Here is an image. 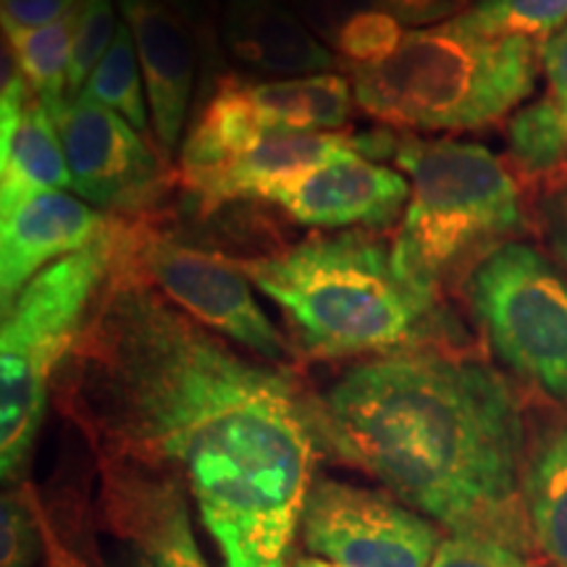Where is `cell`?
Segmentation results:
<instances>
[{"mask_svg": "<svg viewBox=\"0 0 567 567\" xmlns=\"http://www.w3.org/2000/svg\"><path fill=\"white\" fill-rule=\"evenodd\" d=\"M563 113H565V118H567V111H563Z\"/></svg>", "mask_w": 567, "mask_h": 567, "instance_id": "38", "label": "cell"}, {"mask_svg": "<svg viewBox=\"0 0 567 567\" xmlns=\"http://www.w3.org/2000/svg\"><path fill=\"white\" fill-rule=\"evenodd\" d=\"M250 95L266 130L334 132L350 122L354 105L352 82L331 71L250 84Z\"/></svg>", "mask_w": 567, "mask_h": 567, "instance_id": "20", "label": "cell"}, {"mask_svg": "<svg viewBox=\"0 0 567 567\" xmlns=\"http://www.w3.org/2000/svg\"><path fill=\"white\" fill-rule=\"evenodd\" d=\"M42 549V494L30 481L9 486L0 505V567H38Z\"/></svg>", "mask_w": 567, "mask_h": 567, "instance_id": "26", "label": "cell"}, {"mask_svg": "<svg viewBox=\"0 0 567 567\" xmlns=\"http://www.w3.org/2000/svg\"><path fill=\"white\" fill-rule=\"evenodd\" d=\"M279 0H229V9H247V6H271Z\"/></svg>", "mask_w": 567, "mask_h": 567, "instance_id": "36", "label": "cell"}, {"mask_svg": "<svg viewBox=\"0 0 567 567\" xmlns=\"http://www.w3.org/2000/svg\"><path fill=\"white\" fill-rule=\"evenodd\" d=\"M84 97L105 105V109L116 111L118 116L126 118L142 137L153 140V124H151V105H147V90L145 80H142L140 55L137 45H134L132 30L126 21L118 24L116 38L97 69L82 90Z\"/></svg>", "mask_w": 567, "mask_h": 567, "instance_id": "24", "label": "cell"}, {"mask_svg": "<svg viewBox=\"0 0 567 567\" xmlns=\"http://www.w3.org/2000/svg\"><path fill=\"white\" fill-rule=\"evenodd\" d=\"M509 168L520 182L547 193L567 179V118L551 97L513 113L507 126Z\"/></svg>", "mask_w": 567, "mask_h": 567, "instance_id": "21", "label": "cell"}, {"mask_svg": "<svg viewBox=\"0 0 567 567\" xmlns=\"http://www.w3.org/2000/svg\"><path fill=\"white\" fill-rule=\"evenodd\" d=\"M542 71L547 76L549 97L567 111V24L538 45Z\"/></svg>", "mask_w": 567, "mask_h": 567, "instance_id": "33", "label": "cell"}, {"mask_svg": "<svg viewBox=\"0 0 567 567\" xmlns=\"http://www.w3.org/2000/svg\"><path fill=\"white\" fill-rule=\"evenodd\" d=\"M538 42L488 34L463 13L410 30L394 55L350 69L354 103L410 132H476L499 124L536 90Z\"/></svg>", "mask_w": 567, "mask_h": 567, "instance_id": "4", "label": "cell"}, {"mask_svg": "<svg viewBox=\"0 0 567 567\" xmlns=\"http://www.w3.org/2000/svg\"><path fill=\"white\" fill-rule=\"evenodd\" d=\"M266 132L250 84L237 76H224L216 95L205 103L193 130L182 140L176 176L195 200H200Z\"/></svg>", "mask_w": 567, "mask_h": 567, "instance_id": "16", "label": "cell"}, {"mask_svg": "<svg viewBox=\"0 0 567 567\" xmlns=\"http://www.w3.org/2000/svg\"><path fill=\"white\" fill-rule=\"evenodd\" d=\"M118 255L168 302L213 334L271 365L289 368L292 363V344L266 316L250 279L234 260L195 250L172 234L155 229L147 218H122Z\"/></svg>", "mask_w": 567, "mask_h": 567, "instance_id": "8", "label": "cell"}, {"mask_svg": "<svg viewBox=\"0 0 567 567\" xmlns=\"http://www.w3.org/2000/svg\"><path fill=\"white\" fill-rule=\"evenodd\" d=\"M74 193L109 216L145 218L172 172L153 140L116 111L76 95L53 111Z\"/></svg>", "mask_w": 567, "mask_h": 567, "instance_id": "11", "label": "cell"}, {"mask_svg": "<svg viewBox=\"0 0 567 567\" xmlns=\"http://www.w3.org/2000/svg\"><path fill=\"white\" fill-rule=\"evenodd\" d=\"M300 538L310 555L339 567H431L444 536L389 492L318 476Z\"/></svg>", "mask_w": 567, "mask_h": 567, "instance_id": "10", "label": "cell"}, {"mask_svg": "<svg viewBox=\"0 0 567 567\" xmlns=\"http://www.w3.org/2000/svg\"><path fill=\"white\" fill-rule=\"evenodd\" d=\"M473 0H381V11L392 13L402 27L442 24V21L463 13Z\"/></svg>", "mask_w": 567, "mask_h": 567, "instance_id": "32", "label": "cell"}, {"mask_svg": "<svg viewBox=\"0 0 567 567\" xmlns=\"http://www.w3.org/2000/svg\"><path fill=\"white\" fill-rule=\"evenodd\" d=\"M542 221L549 250L563 264L567 274V179L551 189L542 203Z\"/></svg>", "mask_w": 567, "mask_h": 567, "instance_id": "34", "label": "cell"}, {"mask_svg": "<svg viewBox=\"0 0 567 567\" xmlns=\"http://www.w3.org/2000/svg\"><path fill=\"white\" fill-rule=\"evenodd\" d=\"M45 549L38 567H105L95 502L87 488L61 486L42 494Z\"/></svg>", "mask_w": 567, "mask_h": 567, "instance_id": "22", "label": "cell"}, {"mask_svg": "<svg viewBox=\"0 0 567 567\" xmlns=\"http://www.w3.org/2000/svg\"><path fill=\"white\" fill-rule=\"evenodd\" d=\"M310 400L323 452L450 534L534 555L526 421L515 389L486 360L455 344L379 354L347 365Z\"/></svg>", "mask_w": 567, "mask_h": 567, "instance_id": "2", "label": "cell"}, {"mask_svg": "<svg viewBox=\"0 0 567 567\" xmlns=\"http://www.w3.org/2000/svg\"><path fill=\"white\" fill-rule=\"evenodd\" d=\"M405 30L392 13L373 9L352 17L337 34L334 48L350 69L375 66L396 53V48L405 40Z\"/></svg>", "mask_w": 567, "mask_h": 567, "instance_id": "28", "label": "cell"}, {"mask_svg": "<svg viewBox=\"0 0 567 567\" xmlns=\"http://www.w3.org/2000/svg\"><path fill=\"white\" fill-rule=\"evenodd\" d=\"M431 567H530L528 555L496 538L450 534L439 544Z\"/></svg>", "mask_w": 567, "mask_h": 567, "instance_id": "29", "label": "cell"}, {"mask_svg": "<svg viewBox=\"0 0 567 567\" xmlns=\"http://www.w3.org/2000/svg\"><path fill=\"white\" fill-rule=\"evenodd\" d=\"M463 17L488 34L526 38L542 45L567 24V0H473Z\"/></svg>", "mask_w": 567, "mask_h": 567, "instance_id": "25", "label": "cell"}, {"mask_svg": "<svg viewBox=\"0 0 567 567\" xmlns=\"http://www.w3.org/2000/svg\"><path fill=\"white\" fill-rule=\"evenodd\" d=\"M471 313L496 358L567 408V274L526 243L481 255L465 279Z\"/></svg>", "mask_w": 567, "mask_h": 567, "instance_id": "7", "label": "cell"}, {"mask_svg": "<svg viewBox=\"0 0 567 567\" xmlns=\"http://www.w3.org/2000/svg\"><path fill=\"white\" fill-rule=\"evenodd\" d=\"M80 3L82 0H0L3 30H34L53 24L80 9Z\"/></svg>", "mask_w": 567, "mask_h": 567, "instance_id": "31", "label": "cell"}, {"mask_svg": "<svg viewBox=\"0 0 567 567\" xmlns=\"http://www.w3.org/2000/svg\"><path fill=\"white\" fill-rule=\"evenodd\" d=\"M224 40L239 63L284 80L326 74L337 66L334 53L302 24L295 11L279 3L229 9L224 21Z\"/></svg>", "mask_w": 567, "mask_h": 567, "instance_id": "17", "label": "cell"}, {"mask_svg": "<svg viewBox=\"0 0 567 567\" xmlns=\"http://www.w3.org/2000/svg\"><path fill=\"white\" fill-rule=\"evenodd\" d=\"M523 505L536 551L551 567H567V417L528 439Z\"/></svg>", "mask_w": 567, "mask_h": 567, "instance_id": "18", "label": "cell"}, {"mask_svg": "<svg viewBox=\"0 0 567 567\" xmlns=\"http://www.w3.org/2000/svg\"><path fill=\"white\" fill-rule=\"evenodd\" d=\"M344 153H354V134L268 130L197 205L210 213L226 203L268 200L276 189L302 179Z\"/></svg>", "mask_w": 567, "mask_h": 567, "instance_id": "15", "label": "cell"}, {"mask_svg": "<svg viewBox=\"0 0 567 567\" xmlns=\"http://www.w3.org/2000/svg\"><path fill=\"white\" fill-rule=\"evenodd\" d=\"M82 6V3H80ZM80 9L34 30H3L32 95L51 109L69 101V69Z\"/></svg>", "mask_w": 567, "mask_h": 567, "instance_id": "23", "label": "cell"}, {"mask_svg": "<svg viewBox=\"0 0 567 567\" xmlns=\"http://www.w3.org/2000/svg\"><path fill=\"white\" fill-rule=\"evenodd\" d=\"M105 567H210L195 536L193 499L172 473L95 455Z\"/></svg>", "mask_w": 567, "mask_h": 567, "instance_id": "9", "label": "cell"}, {"mask_svg": "<svg viewBox=\"0 0 567 567\" xmlns=\"http://www.w3.org/2000/svg\"><path fill=\"white\" fill-rule=\"evenodd\" d=\"M292 567H339V565H331V563H326V559H321V557L308 555V557H295Z\"/></svg>", "mask_w": 567, "mask_h": 567, "instance_id": "35", "label": "cell"}, {"mask_svg": "<svg viewBox=\"0 0 567 567\" xmlns=\"http://www.w3.org/2000/svg\"><path fill=\"white\" fill-rule=\"evenodd\" d=\"M166 3H172V6H179V3H189V0H166Z\"/></svg>", "mask_w": 567, "mask_h": 567, "instance_id": "37", "label": "cell"}, {"mask_svg": "<svg viewBox=\"0 0 567 567\" xmlns=\"http://www.w3.org/2000/svg\"><path fill=\"white\" fill-rule=\"evenodd\" d=\"M118 24L113 0H82L80 21H76L74 51H71V69H69V97L82 95L84 84L109 53L116 38Z\"/></svg>", "mask_w": 567, "mask_h": 567, "instance_id": "27", "label": "cell"}, {"mask_svg": "<svg viewBox=\"0 0 567 567\" xmlns=\"http://www.w3.org/2000/svg\"><path fill=\"white\" fill-rule=\"evenodd\" d=\"M373 9H381V0H292V11L302 24L331 45L347 21Z\"/></svg>", "mask_w": 567, "mask_h": 567, "instance_id": "30", "label": "cell"}, {"mask_svg": "<svg viewBox=\"0 0 567 567\" xmlns=\"http://www.w3.org/2000/svg\"><path fill=\"white\" fill-rule=\"evenodd\" d=\"M289 218L313 229L386 231L410 203V184L394 168L358 153L323 163L268 195Z\"/></svg>", "mask_w": 567, "mask_h": 567, "instance_id": "12", "label": "cell"}, {"mask_svg": "<svg viewBox=\"0 0 567 567\" xmlns=\"http://www.w3.org/2000/svg\"><path fill=\"white\" fill-rule=\"evenodd\" d=\"M394 161L410 182L405 216L392 234L394 258L429 292L442 295L463 260L526 226L520 179L486 145L400 134Z\"/></svg>", "mask_w": 567, "mask_h": 567, "instance_id": "5", "label": "cell"}, {"mask_svg": "<svg viewBox=\"0 0 567 567\" xmlns=\"http://www.w3.org/2000/svg\"><path fill=\"white\" fill-rule=\"evenodd\" d=\"M116 216L92 208L66 189L38 193L3 213L0 226V302L17 300L21 289L69 255L109 237Z\"/></svg>", "mask_w": 567, "mask_h": 567, "instance_id": "13", "label": "cell"}, {"mask_svg": "<svg viewBox=\"0 0 567 567\" xmlns=\"http://www.w3.org/2000/svg\"><path fill=\"white\" fill-rule=\"evenodd\" d=\"M122 17L137 45L158 153L172 163L193 101L197 45L187 19L166 0H122Z\"/></svg>", "mask_w": 567, "mask_h": 567, "instance_id": "14", "label": "cell"}, {"mask_svg": "<svg viewBox=\"0 0 567 567\" xmlns=\"http://www.w3.org/2000/svg\"><path fill=\"white\" fill-rule=\"evenodd\" d=\"M0 213H11L19 203L38 193L74 187L66 153L45 103L32 97L13 137L0 145Z\"/></svg>", "mask_w": 567, "mask_h": 567, "instance_id": "19", "label": "cell"}, {"mask_svg": "<svg viewBox=\"0 0 567 567\" xmlns=\"http://www.w3.org/2000/svg\"><path fill=\"white\" fill-rule=\"evenodd\" d=\"M53 396L92 455L179 478L224 567H292L323 455L292 368L213 334L116 250Z\"/></svg>", "mask_w": 567, "mask_h": 567, "instance_id": "1", "label": "cell"}, {"mask_svg": "<svg viewBox=\"0 0 567 567\" xmlns=\"http://www.w3.org/2000/svg\"><path fill=\"white\" fill-rule=\"evenodd\" d=\"M116 218L109 237L69 255L27 284L0 331V476L6 486L27 481L48 402L61 365L80 342L87 318L109 281L118 250Z\"/></svg>", "mask_w": 567, "mask_h": 567, "instance_id": "6", "label": "cell"}, {"mask_svg": "<svg viewBox=\"0 0 567 567\" xmlns=\"http://www.w3.org/2000/svg\"><path fill=\"white\" fill-rule=\"evenodd\" d=\"M234 264L281 310L305 358L365 360L455 344L442 295L402 274L386 231L313 234L289 250Z\"/></svg>", "mask_w": 567, "mask_h": 567, "instance_id": "3", "label": "cell"}]
</instances>
